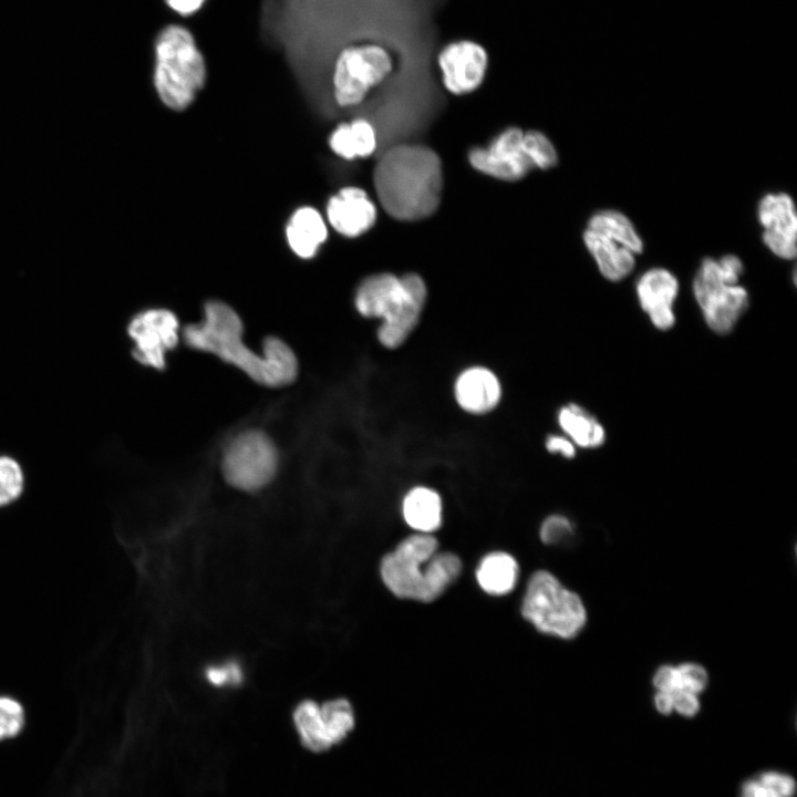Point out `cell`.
<instances>
[{"instance_id":"6da1fadb","label":"cell","mask_w":797,"mask_h":797,"mask_svg":"<svg viewBox=\"0 0 797 797\" xmlns=\"http://www.w3.org/2000/svg\"><path fill=\"white\" fill-rule=\"evenodd\" d=\"M242 329L240 317L230 306L209 301L205 304L204 320L188 325L184 339L189 346L217 355L257 383L270 387L292 383L298 374V361L289 345L270 337L258 354L242 342Z\"/></svg>"},{"instance_id":"7a4b0ae2","label":"cell","mask_w":797,"mask_h":797,"mask_svg":"<svg viewBox=\"0 0 797 797\" xmlns=\"http://www.w3.org/2000/svg\"><path fill=\"white\" fill-rule=\"evenodd\" d=\"M373 184L381 206L392 218L401 221L427 218L442 199L441 158L425 145H395L376 163Z\"/></svg>"},{"instance_id":"3957f363","label":"cell","mask_w":797,"mask_h":797,"mask_svg":"<svg viewBox=\"0 0 797 797\" xmlns=\"http://www.w3.org/2000/svg\"><path fill=\"white\" fill-rule=\"evenodd\" d=\"M460 558L451 551H438L432 534H414L404 538L383 556L380 565L384 586L400 599L432 602L439 598L459 577Z\"/></svg>"},{"instance_id":"277c9868","label":"cell","mask_w":797,"mask_h":797,"mask_svg":"<svg viewBox=\"0 0 797 797\" xmlns=\"http://www.w3.org/2000/svg\"><path fill=\"white\" fill-rule=\"evenodd\" d=\"M427 289L417 273L381 272L366 277L354 296L358 312L379 319L377 340L386 349L401 346L416 328L423 312Z\"/></svg>"},{"instance_id":"5b68a950","label":"cell","mask_w":797,"mask_h":797,"mask_svg":"<svg viewBox=\"0 0 797 797\" xmlns=\"http://www.w3.org/2000/svg\"><path fill=\"white\" fill-rule=\"evenodd\" d=\"M207 66L193 32L168 23L154 41L153 84L162 103L172 111L188 108L205 86Z\"/></svg>"},{"instance_id":"8992f818","label":"cell","mask_w":797,"mask_h":797,"mask_svg":"<svg viewBox=\"0 0 797 797\" xmlns=\"http://www.w3.org/2000/svg\"><path fill=\"white\" fill-rule=\"evenodd\" d=\"M469 164L478 172L504 182L522 179L535 168L549 169L558 162L551 141L539 131L510 126L487 146L468 152Z\"/></svg>"},{"instance_id":"52a82bcc","label":"cell","mask_w":797,"mask_h":797,"mask_svg":"<svg viewBox=\"0 0 797 797\" xmlns=\"http://www.w3.org/2000/svg\"><path fill=\"white\" fill-rule=\"evenodd\" d=\"M520 611L539 632L566 640L576 638L587 622L580 597L547 570L530 576Z\"/></svg>"},{"instance_id":"ba28073f","label":"cell","mask_w":797,"mask_h":797,"mask_svg":"<svg viewBox=\"0 0 797 797\" xmlns=\"http://www.w3.org/2000/svg\"><path fill=\"white\" fill-rule=\"evenodd\" d=\"M402 62L392 53L373 45L343 44L333 61L332 95L339 106H356L372 89L377 87Z\"/></svg>"},{"instance_id":"9c48e42d","label":"cell","mask_w":797,"mask_h":797,"mask_svg":"<svg viewBox=\"0 0 797 797\" xmlns=\"http://www.w3.org/2000/svg\"><path fill=\"white\" fill-rule=\"evenodd\" d=\"M693 291L707 325L720 334L732 331L748 306L746 289L731 281L711 257L702 260Z\"/></svg>"},{"instance_id":"30bf717a","label":"cell","mask_w":797,"mask_h":797,"mask_svg":"<svg viewBox=\"0 0 797 797\" xmlns=\"http://www.w3.org/2000/svg\"><path fill=\"white\" fill-rule=\"evenodd\" d=\"M278 467V452L267 434L250 429L237 435L222 457V473L234 487L252 491L266 486Z\"/></svg>"},{"instance_id":"8fae6325","label":"cell","mask_w":797,"mask_h":797,"mask_svg":"<svg viewBox=\"0 0 797 797\" xmlns=\"http://www.w3.org/2000/svg\"><path fill=\"white\" fill-rule=\"evenodd\" d=\"M293 722L301 744L311 752L320 753L342 742L353 729L354 712L345 698L322 705L303 701L293 713Z\"/></svg>"},{"instance_id":"7c38bea8","label":"cell","mask_w":797,"mask_h":797,"mask_svg":"<svg viewBox=\"0 0 797 797\" xmlns=\"http://www.w3.org/2000/svg\"><path fill=\"white\" fill-rule=\"evenodd\" d=\"M178 319L168 309L153 308L132 318L127 333L134 342L133 358L143 365L163 370L166 354L178 342Z\"/></svg>"},{"instance_id":"4fadbf2b","label":"cell","mask_w":797,"mask_h":797,"mask_svg":"<svg viewBox=\"0 0 797 797\" xmlns=\"http://www.w3.org/2000/svg\"><path fill=\"white\" fill-rule=\"evenodd\" d=\"M443 83L455 95L472 93L483 83L488 55L480 44L460 40L446 44L437 56Z\"/></svg>"},{"instance_id":"5bb4252c","label":"cell","mask_w":797,"mask_h":797,"mask_svg":"<svg viewBox=\"0 0 797 797\" xmlns=\"http://www.w3.org/2000/svg\"><path fill=\"white\" fill-rule=\"evenodd\" d=\"M757 215L764 228V244L777 257L794 259L797 253V216L791 197L785 193L765 195L758 204Z\"/></svg>"},{"instance_id":"9a60e30c","label":"cell","mask_w":797,"mask_h":797,"mask_svg":"<svg viewBox=\"0 0 797 797\" xmlns=\"http://www.w3.org/2000/svg\"><path fill=\"white\" fill-rule=\"evenodd\" d=\"M329 225L340 235L355 238L373 227L376 207L368 193L356 186L343 187L327 203Z\"/></svg>"},{"instance_id":"2e32d148","label":"cell","mask_w":797,"mask_h":797,"mask_svg":"<svg viewBox=\"0 0 797 797\" xmlns=\"http://www.w3.org/2000/svg\"><path fill=\"white\" fill-rule=\"evenodd\" d=\"M679 291L675 276L664 268H652L636 283V294L653 325L667 330L674 325L673 303Z\"/></svg>"},{"instance_id":"e0dca14e","label":"cell","mask_w":797,"mask_h":797,"mask_svg":"<svg viewBox=\"0 0 797 797\" xmlns=\"http://www.w3.org/2000/svg\"><path fill=\"white\" fill-rule=\"evenodd\" d=\"M454 397L458 406L473 415L493 411L501 398V384L488 368L474 365L463 370L454 383Z\"/></svg>"},{"instance_id":"ac0fdd59","label":"cell","mask_w":797,"mask_h":797,"mask_svg":"<svg viewBox=\"0 0 797 797\" xmlns=\"http://www.w3.org/2000/svg\"><path fill=\"white\" fill-rule=\"evenodd\" d=\"M583 242L608 280H622L633 270L635 253L619 239L587 227Z\"/></svg>"},{"instance_id":"d6986e66","label":"cell","mask_w":797,"mask_h":797,"mask_svg":"<svg viewBox=\"0 0 797 797\" xmlns=\"http://www.w3.org/2000/svg\"><path fill=\"white\" fill-rule=\"evenodd\" d=\"M328 235L327 221L312 206L297 208L286 225L289 248L301 259L313 258L327 241Z\"/></svg>"},{"instance_id":"ffe728a7","label":"cell","mask_w":797,"mask_h":797,"mask_svg":"<svg viewBox=\"0 0 797 797\" xmlns=\"http://www.w3.org/2000/svg\"><path fill=\"white\" fill-rule=\"evenodd\" d=\"M402 515L406 525L417 532L436 531L443 521L441 495L426 486L411 488L402 500Z\"/></svg>"},{"instance_id":"44dd1931","label":"cell","mask_w":797,"mask_h":797,"mask_svg":"<svg viewBox=\"0 0 797 797\" xmlns=\"http://www.w3.org/2000/svg\"><path fill=\"white\" fill-rule=\"evenodd\" d=\"M376 144L374 126L362 117L340 123L329 137L331 151L344 159L369 157Z\"/></svg>"},{"instance_id":"7402d4cb","label":"cell","mask_w":797,"mask_h":797,"mask_svg":"<svg viewBox=\"0 0 797 797\" xmlns=\"http://www.w3.org/2000/svg\"><path fill=\"white\" fill-rule=\"evenodd\" d=\"M479 588L487 594L499 597L510 593L518 581L519 566L516 559L505 551L486 555L476 569Z\"/></svg>"},{"instance_id":"603a6c76","label":"cell","mask_w":797,"mask_h":797,"mask_svg":"<svg viewBox=\"0 0 797 797\" xmlns=\"http://www.w3.org/2000/svg\"><path fill=\"white\" fill-rule=\"evenodd\" d=\"M558 423L562 432L576 445L596 448L604 443L605 432L594 416L577 404H567L558 412Z\"/></svg>"},{"instance_id":"cb8c5ba5","label":"cell","mask_w":797,"mask_h":797,"mask_svg":"<svg viewBox=\"0 0 797 797\" xmlns=\"http://www.w3.org/2000/svg\"><path fill=\"white\" fill-rule=\"evenodd\" d=\"M587 227L619 239L635 255L643 250V241L633 224L620 211L612 209L598 211L591 216Z\"/></svg>"},{"instance_id":"d4e9b609","label":"cell","mask_w":797,"mask_h":797,"mask_svg":"<svg viewBox=\"0 0 797 797\" xmlns=\"http://www.w3.org/2000/svg\"><path fill=\"white\" fill-rule=\"evenodd\" d=\"M24 488V473L20 463L8 455L0 456V507L17 500Z\"/></svg>"},{"instance_id":"484cf974","label":"cell","mask_w":797,"mask_h":797,"mask_svg":"<svg viewBox=\"0 0 797 797\" xmlns=\"http://www.w3.org/2000/svg\"><path fill=\"white\" fill-rule=\"evenodd\" d=\"M24 725L22 705L8 696H0V741L14 737Z\"/></svg>"},{"instance_id":"4316f807","label":"cell","mask_w":797,"mask_h":797,"mask_svg":"<svg viewBox=\"0 0 797 797\" xmlns=\"http://www.w3.org/2000/svg\"><path fill=\"white\" fill-rule=\"evenodd\" d=\"M571 521L563 515H550L541 524L539 536L545 545H556L572 534Z\"/></svg>"},{"instance_id":"83f0119b","label":"cell","mask_w":797,"mask_h":797,"mask_svg":"<svg viewBox=\"0 0 797 797\" xmlns=\"http://www.w3.org/2000/svg\"><path fill=\"white\" fill-rule=\"evenodd\" d=\"M681 690L698 695L708 683L706 670L700 664L684 663L677 666Z\"/></svg>"},{"instance_id":"f1b7e54d","label":"cell","mask_w":797,"mask_h":797,"mask_svg":"<svg viewBox=\"0 0 797 797\" xmlns=\"http://www.w3.org/2000/svg\"><path fill=\"white\" fill-rule=\"evenodd\" d=\"M757 779L773 790L778 797H793L796 791L795 779L785 773L767 770L762 773Z\"/></svg>"},{"instance_id":"f546056e","label":"cell","mask_w":797,"mask_h":797,"mask_svg":"<svg viewBox=\"0 0 797 797\" xmlns=\"http://www.w3.org/2000/svg\"><path fill=\"white\" fill-rule=\"evenodd\" d=\"M205 674L207 681L215 686L238 684L242 680V671L235 662H229L219 666H209Z\"/></svg>"},{"instance_id":"4dcf8cb0","label":"cell","mask_w":797,"mask_h":797,"mask_svg":"<svg viewBox=\"0 0 797 797\" xmlns=\"http://www.w3.org/2000/svg\"><path fill=\"white\" fill-rule=\"evenodd\" d=\"M673 701V711L685 717H693L700 711V701L697 695L685 691L676 690L671 693Z\"/></svg>"},{"instance_id":"1f68e13d","label":"cell","mask_w":797,"mask_h":797,"mask_svg":"<svg viewBox=\"0 0 797 797\" xmlns=\"http://www.w3.org/2000/svg\"><path fill=\"white\" fill-rule=\"evenodd\" d=\"M653 685L658 691L669 693L681 690L677 667L672 665H662L659 667L653 676Z\"/></svg>"},{"instance_id":"d6a6232c","label":"cell","mask_w":797,"mask_h":797,"mask_svg":"<svg viewBox=\"0 0 797 797\" xmlns=\"http://www.w3.org/2000/svg\"><path fill=\"white\" fill-rule=\"evenodd\" d=\"M545 445L549 453L559 454L565 458H573L576 455L573 443L561 435H549Z\"/></svg>"},{"instance_id":"836d02e7","label":"cell","mask_w":797,"mask_h":797,"mask_svg":"<svg viewBox=\"0 0 797 797\" xmlns=\"http://www.w3.org/2000/svg\"><path fill=\"white\" fill-rule=\"evenodd\" d=\"M166 6L182 17H190L197 13L206 0H164Z\"/></svg>"},{"instance_id":"e575fe53","label":"cell","mask_w":797,"mask_h":797,"mask_svg":"<svg viewBox=\"0 0 797 797\" xmlns=\"http://www.w3.org/2000/svg\"><path fill=\"white\" fill-rule=\"evenodd\" d=\"M741 797H778L757 778L746 780L741 788Z\"/></svg>"},{"instance_id":"d590c367","label":"cell","mask_w":797,"mask_h":797,"mask_svg":"<svg viewBox=\"0 0 797 797\" xmlns=\"http://www.w3.org/2000/svg\"><path fill=\"white\" fill-rule=\"evenodd\" d=\"M654 705L659 713L667 715L673 711V701L671 693L658 691L654 696Z\"/></svg>"}]
</instances>
